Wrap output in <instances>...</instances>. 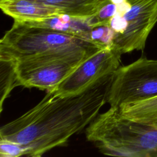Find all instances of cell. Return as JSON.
<instances>
[{
	"instance_id": "cell-1",
	"label": "cell",
	"mask_w": 157,
	"mask_h": 157,
	"mask_svg": "<svg viewBox=\"0 0 157 157\" xmlns=\"http://www.w3.org/2000/svg\"><path fill=\"white\" fill-rule=\"evenodd\" d=\"M113 74L103 77L77 94L59 96L48 91L34 107L2 126L0 139L20 144L25 155L33 157L64 145L98 116L107 102Z\"/></svg>"
},
{
	"instance_id": "cell-2",
	"label": "cell",
	"mask_w": 157,
	"mask_h": 157,
	"mask_svg": "<svg viewBox=\"0 0 157 157\" xmlns=\"http://www.w3.org/2000/svg\"><path fill=\"white\" fill-rule=\"evenodd\" d=\"M88 140L104 154L128 157H157V126L132 121L110 107L86 129Z\"/></svg>"
},
{
	"instance_id": "cell-3",
	"label": "cell",
	"mask_w": 157,
	"mask_h": 157,
	"mask_svg": "<svg viewBox=\"0 0 157 157\" xmlns=\"http://www.w3.org/2000/svg\"><path fill=\"white\" fill-rule=\"evenodd\" d=\"M103 48L90 40L18 20L0 42V53L15 60L50 55L90 56Z\"/></svg>"
},
{
	"instance_id": "cell-4",
	"label": "cell",
	"mask_w": 157,
	"mask_h": 157,
	"mask_svg": "<svg viewBox=\"0 0 157 157\" xmlns=\"http://www.w3.org/2000/svg\"><path fill=\"white\" fill-rule=\"evenodd\" d=\"M157 96V60L145 57L119 67L114 72L107 102L110 107Z\"/></svg>"
},
{
	"instance_id": "cell-5",
	"label": "cell",
	"mask_w": 157,
	"mask_h": 157,
	"mask_svg": "<svg viewBox=\"0 0 157 157\" xmlns=\"http://www.w3.org/2000/svg\"><path fill=\"white\" fill-rule=\"evenodd\" d=\"M88 56L50 55L15 60L18 84L26 88L52 91Z\"/></svg>"
},
{
	"instance_id": "cell-6",
	"label": "cell",
	"mask_w": 157,
	"mask_h": 157,
	"mask_svg": "<svg viewBox=\"0 0 157 157\" xmlns=\"http://www.w3.org/2000/svg\"><path fill=\"white\" fill-rule=\"evenodd\" d=\"M122 53L113 45L100 49L82 61L53 91L59 96L80 93L120 67Z\"/></svg>"
},
{
	"instance_id": "cell-7",
	"label": "cell",
	"mask_w": 157,
	"mask_h": 157,
	"mask_svg": "<svg viewBox=\"0 0 157 157\" xmlns=\"http://www.w3.org/2000/svg\"><path fill=\"white\" fill-rule=\"evenodd\" d=\"M131 6L120 13L125 21L123 33L113 46L122 54L143 50L151 31L157 23V0H128Z\"/></svg>"
},
{
	"instance_id": "cell-8",
	"label": "cell",
	"mask_w": 157,
	"mask_h": 157,
	"mask_svg": "<svg viewBox=\"0 0 157 157\" xmlns=\"http://www.w3.org/2000/svg\"><path fill=\"white\" fill-rule=\"evenodd\" d=\"M0 7L14 20L37 21L63 14L61 10L35 0H0Z\"/></svg>"
},
{
	"instance_id": "cell-9",
	"label": "cell",
	"mask_w": 157,
	"mask_h": 157,
	"mask_svg": "<svg viewBox=\"0 0 157 157\" xmlns=\"http://www.w3.org/2000/svg\"><path fill=\"white\" fill-rule=\"evenodd\" d=\"M23 22L29 25L47 28L91 40L90 33L92 28L89 25L87 18L61 14L41 20Z\"/></svg>"
},
{
	"instance_id": "cell-10",
	"label": "cell",
	"mask_w": 157,
	"mask_h": 157,
	"mask_svg": "<svg viewBox=\"0 0 157 157\" xmlns=\"http://www.w3.org/2000/svg\"><path fill=\"white\" fill-rule=\"evenodd\" d=\"M74 17L88 18L94 15L110 0H35Z\"/></svg>"
},
{
	"instance_id": "cell-11",
	"label": "cell",
	"mask_w": 157,
	"mask_h": 157,
	"mask_svg": "<svg viewBox=\"0 0 157 157\" xmlns=\"http://www.w3.org/2000/svg\"><path fill=\"white\" fill-rule=\"evenodd\" d=\"M121 115L135 122L157 126V96L123 105L118 108Z\"/></svg>"
},
{
	"instance_id": "cell-12",
	"label": "cell",
	"mask_w": 157,
	"mask_h": 157,
	"mask_svg": "<svg viewBox=\"0 0 157 157\" xmlns=\"http://www.w3.org/2000/svg\"><path fill=\"white\" fill-rule=\"evenodd\" d=\"M1 67V112L2 110L4 101L9 96L12 90L18 86L17 72L16 61L10 57L0 53Z\"/></svg>"
},
{
	"instance_id": "cell-13",
	"label": "cell",
	"mask_w": 157,
	"mask_h": 157,
	"mask_svg": "<svg viewBox=\"0 0 157 157\" xmlns=\"http://www.w3.org/2000/svg\"><path fill=\"white\" fill-rule=\"evenodd\" d=\"M115 33L109 26H98L92 28L90 33V39L93 42L102 47L113 45Z\"/></svg>"
},
{
	"instance_id": "cell-14",
	"label": "cell",
	"mask_w": 157,
	"mask_h": 157,
	"mask_svg": "<svg viewBox=\"0 0 157 157\" xmlns=\"http://www.w3.org/2000/svg\"><path fill=\"white\" fill-rule=\"evenodd\" d=\"M26 150L20 144L4 139H0L1 157H18L25 155Z\"/></svg>"
},
{
	"instance_id": "cell-15",
	"label": "cell",
	"mask_w": 157,
	"mask_h": 157,
	"mask_svg": "<svg viewBox=\"0 0 157 157\" xmlns=\"http://www.w3.org/2000/svg\"><path fill=\"white\" fill-rule=\"evenodd\" d=\"M125 1L126 0H110V2H112L115 4H119Z\"/></svg>"
}]
</instances>
